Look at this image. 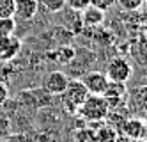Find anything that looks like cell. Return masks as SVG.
<instances>
[{"label":"cell","instance_id":"1","mask_svg":"<svg viewBox=\"0 0 147 142\" xmlns=\"http://www.w3.org/2000/svg\"><path fill=\"white\" fill-rule=\"evenodd\" d=\"M78 114L89 123H103L108 114V105L99 94H89L87 100L78 107Z\"/></svg>","mask_w":147,"mask_h":142},{"label":"cell","instance_id":"2","mask_svg":"<svg viewBox=\"0 0 147 142\" xmlns=\"http://www.w3.org/2000/svg\"><path fill=\"white\" fill-rule=\"evenodd\" d=\"M62 94H64L66 107L71 112H75V110H78V107L87 100L89 91L85 89V85H83L82 80H69L67 85H66V91Z\"/></svg>","mask_w":147,"mask_h":142},{"label":"cell","instance_id":"3","mask_svg":"<svg viewBox=\"0 0 147 142\" xmlns=\"http://www.w3.org/2000/svg\"><path fill=\"white\" fill-rule=\"evenodd\" d=\"M131 64L126 60L124 57H113L110 62H108V66H107V78L110 82H122L126 84L129 80V76H131Z\"/></svg>","mask_w":147,"mask_h":142},{"label":"cell","instance_id":"4","mask_svg":"<svg viewBox=\"0 0 147 142\" xmlns=\"http://www.w3.org/2000/svg\"><path fill=\"white\" fill-rule=\"evenodd\" d=\"M119 133H122L129 140H145V133H147L145 121L142 117H128L121 126Z\"/></svg>","mask_w":147,"mask_h":142},{"label":"cell","instance_id":"5","mask_svg":"<svg viewBox=\"0 0 147 142\" xmlns=\"http://www.w3.org/2000/svg\"><path fill=\"white\" fill-rule=\"evenodd\" d=\"M67 82H69V78L62 71H51V73H48L45 76L43 87H45V91H48L50 94H62L66 91Z\"/></svg>","mask_w":147,"mask_h":142},{"label":"cell","instance_id":"6","mask_svg":"<svg viewBox=\"0 0 147 142\" xmlns=\"http://www.w3.org/2000/svg\"><path fill=\"white\" fill-rule=\"evenodd\" d=\"M20 50L22 41L14 36H0V60H13Z\"/></svg>","mask_w":147,"mask_h":142},{"label":"cell","instance_id":"7","mask_svg":"<svg viewBox=\"0 0 147 142\" xmlns=\"http://www.w3.org/2000/svg\"><path fill=\"white\" fill-rule=\"evenodd\" d=\"M82 82H83V85H85V89L89 91V94H99V96H103L105 89H107V85H108L107 75L98 73V71L85 75V78H83Z\"/></svg>","mask_w":147,"mask_h":142},{"label":"cell","instance_id":"8","mask_svg":"<svg viewBox=\"0 0 147 142\" xmlns=\"http://www.w3.org/2000/svg\"><path fill=\"white\" fill-rule=\"evenodd\" d=\"M37 0H14V18L20 20H32L37 14Z\"/></svg>","mask_w":147,"mask_h":142},{"label":"cell","instance_id":"9","mask_svg":"<svg viewBox=\"0 0 147 142\" xmlns=\"http://www.w3.org/2000/svg\"><path fill=\"white\" fill-rule=\"evenodd\" d=\"M131 100L133 103H128L126 108H128L129 114H136L133 117H142L144 119V114H145V87H138V89H135L133 94H131Z\"/></svg>","mask_w":147,"mask_h":142},{"label":"cell","instance_id":"10","mask_svg":"<svg viewBox=\"0 0 147 142\" xmlns=\"http://www.w3.org/2000/svg\"><path fill=\"white\" fill-rule=\"evenodd\" d=\"M128 117H131V114L128 112L126 105H122V107H117V108H112V110H108L105 123L110 124L112 128H115L117 132H121V126L124 124V121H126Z\"/></svg>","mask_w":147,"mask_h":142},{"label":"cell","instance_id":"11","mask_svg":"<svg viewBox=\"0 0 147 142\" xmlns=\"http://www.w3.org/2000/svg\"><path fill=\"white\" fill-rule=\"evenodd\" d=\"M103 20H105V11L96 5H89L82 11V23L87 27H98L103 23Z\"/></svg>","mask_w":147,"mask_h":142},{"label":"cell","instance_id":"12","mask_svg":"<svg viewBox=\"0 0 147 142\" xmlns=\"http://www.w3.org/2000/svg\"><path fill=\"white\" fill-rule=\"evenodd\" d=\"M94 135H96V142H113L117 139L119 132L103 121V123H99V126L96 130H94Z\"/></svg>","mask_w":147,"mask_h":142},{"label":"cell","instance_id":"13","mask_svg":"<svg viewBox=\"0 0 147 142\" xmlns=\"http://www.w3.org/2000/svg\"><path fill=\"white\" fill-rule=\"evenodd\" d=\"M128 91H126V84L122 82H110L108 80V85L105 89L103 96L105 98H126Z\"/></svg>","mask_w":147,"mask_h":142},{"label":"cell","instance_id":"14","mask_svg":"<svg viewBox=\"0 0 147 142\" xmlns=\"http://www.w3.org/2000/svg\"><path fill=\"white\" fill-rule=\"evenodd\" d=\"M51 57H53V60H57V62L67 64V62H71L73 59H75V50L66 45V46H60L57 52L51 53Z\"/></svg>","mask_w":147,"mask_h":142},{"label":"cell","instance_id":"15","mask_svg":"<svg viewBox=\"0 0 147 142\" xmlns=\"http://www.w3.org/2000/svg\"><path fill=\"white\" fill-rule=\"evenodd\" d=\"M16 30V20L13 16L0 18V36H13Z\"/></svg>","mask_w":147,"mask_h":142},{"label":"cell","instance_id":"16","mask_svg":"<svg viewBox=\"0 0 147 142\" xmlns=\"http://www.w3.org/2000/svg\"><path fill=\"white\" fill-rule=\"evenodd\" d=\"M37 4H41L48 13H60L66 7V0H37Z\"/></svg>","mask_w":147,"mask_h":142},{"label":"cell","instance_id":"17","mask_svg":"<svg viewBox=\"0 0 147 142\" xmlns=\"http://www.w3.org/2000/svg\"><path fill=\"white\" fill-rule=\"evenodd\" d=\"M75 142H96L92 128H80L75 132Z\"/></svg>","mask_w":147,"mask_h":142},{"label":"cell","instance_id":"18","mask_svg":"<svg viewBox=\"0 0 147 142\" xmlns=\"http://www.w3.org/2000/svg\"><path fill=\"white\" fill-rule=\"evenodd\" d=\"M13 13H14V0H0V18H9L13 16Z\"/></svg>","mask_w":147,"mask_h":142},{"label":"cell","instance_id":"19","mask_svg":"<svg viewBox=\"0 0 147 142\" xmlns=\"http://www.w3.org/2000/svg\"><path fill=\"white\" fill-rule=\"evenodd\" d=\"M145 0H117V4L124 9V11H138L144 5Z\"/></svg>","mask_w":147,"mask_h":142},{"label":"cell","instance_id":"20","mask_svg":"<svg viewBox=\"0 0 147 142\" xmlns=\"http://www.w3.org/2000/svg\"><path fill=\"white\" fill-rule=\"evenodd\" d=\"M66 4H69L71 11H76V13H82L85 7L90 5V0H66Z\"/></svg>","mask_w":147,"mask_h":142},{"label":"cell","instance_id":"21","mask_svg":"<svg viewBox=\"0 0 147 142\" xmlns=\"http://www.w3.org/2000/svg\"><path fill=\"white\" fill-rule=\"evenodd\" d=\"M115 4H117V0H90V5H96V7L103 9L105 13H107V9H110Z\"/></svg>","mask_w":147,"mask_h":142},{"label":"cell","instance_id":"22","mask_svg":"<svg viewBox=\"0 0 147 142\" xmlns=\"http://www.w3.org/2000/svg\"><path fill=\"white\" fill-rule=\"evenodd\" d=\"M7 100H9V91H7L5 84L0 82V107L5 105V101H7Z\"/></svg>","mask_w":147,"mask_h":142},{"label":"cell","instance_id":"23","mask_svg":"<svg viewBox=\"0 0 147 142\" xmlns=\"http://www.w3.org/2000/svg\"><path fill=\"white\" fill-rule=\"evenodd\" d=\"M113 142H129V139H126L122 133H119V135H117V139H115Z\"/></svg>","mask_w":147,"mask_h":142},{"label":"cell","instance_id":"24","mask_svg":"<svg viewBox=\"0 0 147 142\" xmlns=\"http://www.w3.org/2000/svg\"><path fill=\"white\" fill-rule=\"evenodd\" d=\"M129 142H145V140H129Z\"/></svg>","mask_w":147,"mask_h":142},{"label":"cell","instance_id":"25","mask_svg":"<svg viewBox=\"0 0 147 142\" xmlns=\"http://www.w3.org/2000/svg\"><path fill=\"white\" fill-rule=\"evenodd\" d=\"M0 142H11V140H5V139H2V140H0Z\"/></svg>","mask_w":147,"mask_h":142}]
</instances>
